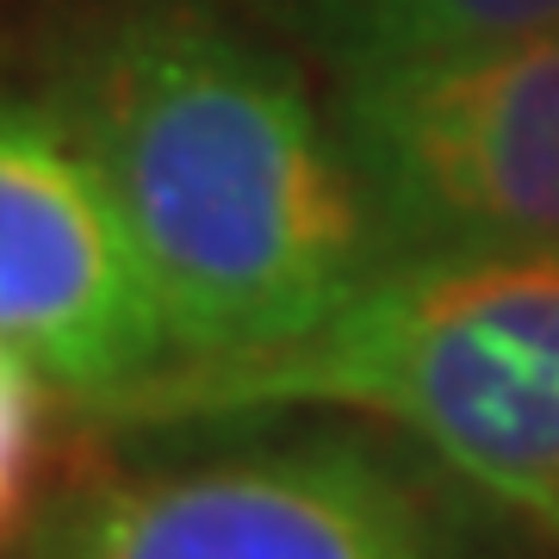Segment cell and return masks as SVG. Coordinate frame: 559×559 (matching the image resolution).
Wrapping results in <instances>:
<instances>
[{
    "label": "cell",
    "mask_w": 559,
    "mask_h": 559,
    "mask_svg": "<svg viewBox=\"0 0 559 559\" xmlns=\"http://www.w3.org/2000/svg\"><path fill=\"white\" fill-rule=\"evenodd\" d=\"M0 348L87 417L175 360L106 168L50 94L13 87H0Z\"/></svg>",
    "instance_id": "obj_5"
},
{
    "label": "cell",
    "mask_w": 559,
    "mask_h": 559,
    "mask_svg": "<svg viewBox=\"0 0 559 559\" xmlns=\"http://www.w3.org/2000/svg\"><path fill=\"white\" fill-rule=\"evenodd\" d=\"M13 559H473V528L360 436H293L81 479Z\"/></svg>",
    "instance_id": "obj_3"
},
{
    "label": "cell",
    "mask_w": 559,
    "mask_h": 559,
    "mask_svg": "<svg viewBox=\"0 0 559 559\" xmlns=\"http://www.w3.org/2000/svg\"><path fill=\"white\" fill-rule=\"evenodd\" d=\"M50 392L38 367L13 348H0V540H20L25 503L44 466V429H50Z\"/></svg>",
    "instance_id": "obj_7"
},
{
    "label": "cell",
    "mask_w": 559,
    "mask_h": 559,
    "mask_svg": "<svg viewBox=\"0 0 559 559\" xmlns=\"http://www.w3.org/2000/svg\"><path fill=\"white\" fill-rule=\"evenodd\" d=\"M267 32L318 57L330 75L454 57L473 44L559 25V0H242Z\"/></svg>",
    "instance_id": "obj_6"
},
{
    "label": "cell",
    "mask_w": 559,
    "mask_h": 559,
    "mask_svg": "<svg viewBox=\"0 0 559 559\" xmlns=\"http://www.w3.org/2000/svg\"><path fill=\"white\" fill-rule=\"evenodd\" d=\"M330 124L385 261L559 255V25L336 75Z\"/></svg>",
    "instance_id": "obj_4"
},
{
    "label": "cell",
    "mask_w": 559,
    "mask_h": 559,
    "mask_svg": "<svg viewBox=\"0 0 559 559\" xmlns=\"http://www.w3.org/2000/svg\"><path fill=\"white\" fill-rule=\"evenodd\" d=\"M50 100L112 180L175 360L280 348L385 267L330 112L293 62L200 0L81 20L50 62Z\"/></svg>",
    "instance_id": "obj_1"
},
{
    "label": "cell",
    "mask_w": 559,
    "mask_h": 559,
    "mask_svg": "<svg viewBox=\"0 0 559 559\" xmlns=\"http://www.w3.org/2000/svg\"><path fill=\"white\" fill-rule=\"evenodd\" d=\"M355 411L417 441L491 510L559 540V255L385 261L318 330L175 360L94 411L119 429Z\"/></svg>",
    "instance_id": "obj_2"
}]
</instances>
